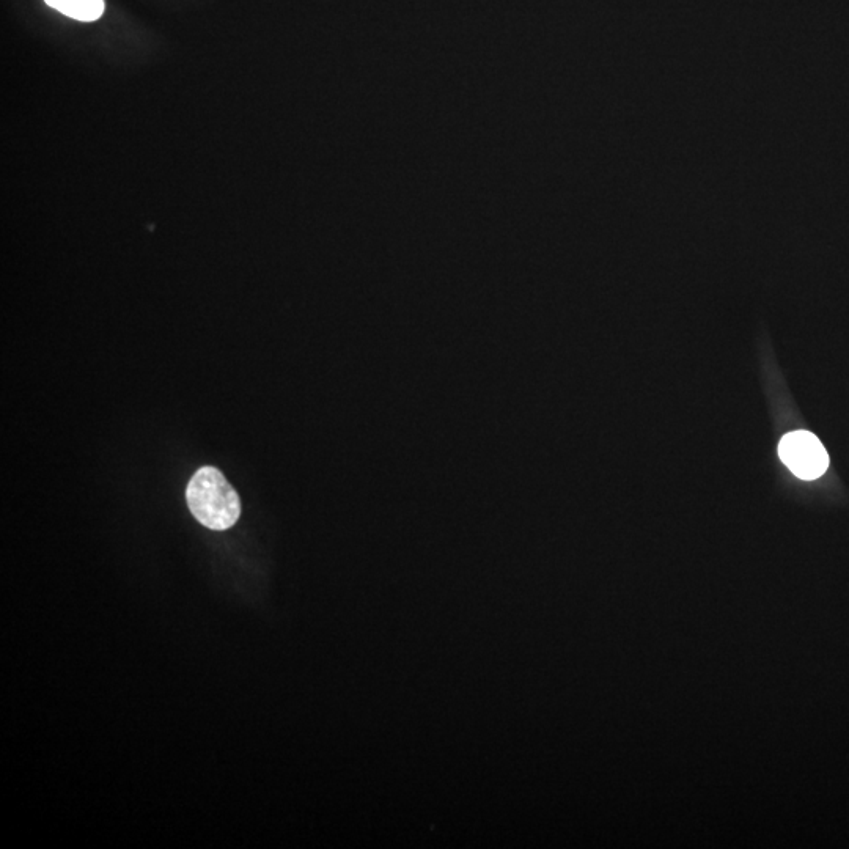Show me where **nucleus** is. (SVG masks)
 I'll list each match as a JSON object with an SVG mask.
<instances>
[{"label":"nucleus","mask_w":849,"mask_h":849,"mask_svg":"<svg viewBox=\"0 0 849 849\" xmlns=\"http://www.w3.org/2000/svg\"><path fill=\"white\" fill-rule=\"evenodd\" d=\"M186 500L192 516L211 530H227L235 526L241 515V500L219 469L200 467L192 475Z\"/></svg>","instance_id":"1"},{"label":"nucleus","mask_w":849,"mask_h":849,"mask_svg":"<svg viewBox=\"0 0 849 849\" xmlns=\"http://www.w3.org/2000/svg\"><path fill=\"white\" fill-rule=\"evenodd\" d=\"M780 460L796 477L815 480L826 472L829 456L820 439L809 431H794L779 444Z\"/></svg>","instance_id":"2"},{"label":"nucleus","mask_w":849,"mask_h":849,"mask_svg":"<svg viewBox=\"0 0 849 849\" xmlns=\"http://www.w3.org/2000/svg\"><path fill=\"white\" fill-rule=\"evenodd\" d=\"M45 2L62 15L82 23H92L100 19L104 13V0H45Z\"/></svg>","instance_id":"3"}]
</instances>
